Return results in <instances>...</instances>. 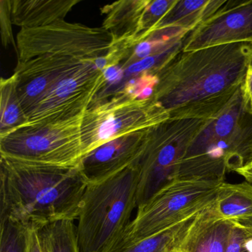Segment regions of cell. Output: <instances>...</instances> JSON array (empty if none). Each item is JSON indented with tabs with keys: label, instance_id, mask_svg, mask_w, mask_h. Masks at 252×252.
I'll list each match as a JSON object with an SVG mask.
<instances>
[{
	"label": "cell",
	"instance_id": "44dd1931",
	"mask_svg": "<svg viewBox=\"0 0 252 252\" xmlns=\"http://www.w3.org/2000/svg\"><path fill=\"white\" fill-rule=\"evenodd\" d=\"M45 252H81L77 226L73 220H64L45 225L39 230Z\"/></svg>",
	"mask_w": 252,
	"mask_h": 252
},
{
	"label": "cell",
	"instance_id": "9a60e30c",
	"mask_svg": "<svg viewBox=\"0 0 252 252\" xmlns=\"http://www.w3.org/2000/svg\"><path fill=\"white\" fill-rule=\"evenodd\" d=\"M80 0H14L13 24L36 29L64 20Z\"/></svg>",
	"mask_w": 252,
	"mask_h": 252
},
{
	"label": "cell",
	"instance_id": "d6986e66",
	"mask_svg": "<svg viewBox=\"0 0 252 252\" xmlns=\"http://www.w3.org/2000/svg\"><path fill=\"white\" fill-rule=\"evenodd\" d=\"M194 218L140 241L116 245L109 252H177Z\"/></svg>",
	"mask_w": 252,
	"mask_h": 252
},
{
	"label": "cell",
	"instance_id": "d4e9b609",
	"mask_svg": "<svg viewBox=\"0 0 252 252\" xmlns=\"http://www.w3.org/2000/svg\"><path fill=\"white\" fill-rule=\"evenodd\" d=\"M12 23V1L0 0V26L2 45L5 48L12 46L18 57V48L13 33Z\"/></svg>",
	"mask_w": 252,
	"mask_h": 252
},
{
	"label": "cell",
	"instance_id": "ffe728a7",
	"mask_svg": "<svg viewBox=\"0 0 252 252\" xmlns=\"http://www.w3.org/2000/svg\"><path fill=\"white\" fill-rule=\"evenodd\" d=\"M0 135L8 133L29 123L16 88L14 76L2 78L0 82Z\"/></svg>",
	"mask_w": 252,
	"mask_h": 252
},
{
	"label": "cell",
	"instance_id": "277c9868",
	"mask_svg": "<svg viewBox=\"0 0 252 252\" xmlns=\"http://www.w3.org/2000/svg\"><path fill=\"white\" fill-rule=\"evenodd\" d=\"M139 171L132 165L88 184L78 218L81 252H109L123 237L137 207Z\"/></svg>",
	"mask_w": 252,
	"mask_h": 252
},
{
	"label": "cell",
	"instance_id": "f546056e",
	"mask_svg": "<svg viewBox=\"0 0 252 252\" xmlns=\"http://www.w3.org/2000/svg\"><path fill=\"white\" fill-rule=\"evenodd\" d=\"M235 172L243 177L246 181L252 184V163H246V165L237 169Z\"/></svg>",
	"mask_w": 252,
	"mask_h": 252
},
{
	"label": "cell",
	"instance_id": "cb8c5ba5",
	"mask_svg": "<svg viewBox=\"0 0 252 252\" xmlns=\"http://www.w3.org/2000/svg\"><path fill=\"white\" fill-rule=\"evenodd\" d=\"M158 83V76L157 75L144 72L128 78L122 90L116 94H124L135 99H148L153 96Z\"/></svg>",
	"mask_w": 252,
	"mask_h": 252
},
{
	"label": "cell",
	"instance_id": "e0dca14e",
	"mask_svg": "<svg viewBox=\"0 0 252 252\" xmlns=\"http://www.w3.org/2000/svg\"><path fill=\"white\" fill-rule=\"evenodd\" d=\"M226 2L225 0H177L156 29L177 27L191 33Z\"/></svg>",
	"mask_w": 252,
	"mask_h": 252
},
{
	"label": "cell",
	"instance_id": "5bb4252c",
	"mask_svg": "<svg viewBox=\"0 0 252 252\" xmlns=\"http://www.w3.org/2000/svg\"><path fill=\"white\" fill-rule=\"evenodd\" d=\"M233 225L231 221L219 215L214 202L194 217L179 250L184 252H225Z\"/></svg>",
	"mask_w": 252,
	"mask_h": 252
},
{
	"label": "cell",
	"instance_id": "f1b7e54d",
	"mask_svg": "<svg viewBox=\"0 0 252 252\" xmlns=\"http://www.w3.org/2000/svg\"><path fill=\"white\" fill-rule=\"evenodd\" d=\"M244 230L243 241L239 252H252V232Z\"/></svg>",
	"mask_w": 252,
	"mask_h": 252
},
{
	"label": "cell",
	"instance_id": "7a4b0ae2",
	"mask_svg": "<svg viewBox=\"0 0 252 252\" xmlns=\"http://www.w3.org/2000/svg\"><path fill=\"white\" fill-rule=\"evenodd\" d=\"M88 181L79 165L51 166L0 158V219L28 229L79 218Z\"/></svg>",
	"mask_w": 252,
	"mask_h": 252
},
{
	"label": "cell",
	"instance_id": "8992f818",
	"mask_svg": "<svg viewBox=\"0 0 252 252\" xmlns=\"http://www.w3.org/2000/svg\"><path fill=\"white\" fill-rule=\"evenodd\" d=\"M83 114L65 120L28 123L0 135V155L51 166H75L84 156Z\"/></svg>",
	"mask_w": 252,
	"mask_h": 252
},
{
	"label": "cell",
	"instance_id": "1f68e13d",
	"mask_svg": "<svg viewBox=\"0 0 252 252\" xmlns=\"http://www.w3.org/2000/svg\"><path fill=\"white\" fill-rule=\"evenodd\" d=\"M247 163H252V147H251L250 156H249V159L248 160Z\"/></svg>",
	"mask_w": 252,
	"mask_h": 252
},
{
	"label": "cell",
	"instance_id": "4dcf8cb0",
	"mask_svg": "<svg viewBox=\"0 0 252 252\" xmlns=\"http://www.w3.org/2000/svg\"><path fill=\"white\" fill-rule=\"evenodd\" d=\"M234 225L252 232V217L231 220Z\"/></svg>",
	"mask_w": 252,
	"mask_h": 252
},
{
	"label": "cell",
	"instance_id": "9c48e42d",
	"mask_svg": "<svg viewBox=\"0 0 252 252\" xmlns=\"http://www.w3.org/2000/svg\"><path fill=\"white\" fill-rule=\"evenodd\" d=\"M18 61L44 55H61L82 62H94L107 55L113 45L110 33L65 20L36 29H22L17 36Z\"/></svg>",
	"mask_w": 252,
	"mask_h": 252
},
{
	"label": "cell",
	"instance_id": "603a6c76",
	"mask_svg": "<svg viewBox=\"0 0 252 252\" xmlns=\"http://www.w3.org/2000/svg\"><path fill=\"white\" fill-rule=\"evenodd\" d=\"M176 2L177 0H150L144 11L139 32L135 37L131 39L134 42H138L147 37Z\"/></svg>",
	"mask_w": 252,
	"mask_h": 252
},
{
	"label": "cell",
	"instance_id": "52a82bcc",
	"mask_svg": "<svg viewBox=\"0 0 252 252\" xmlns=\"http://www.w3.org/2000/svg\"><path fill=\"white\" fill-rule=\"evenodd\" d=\"M207 121L169 118L150 129L145 148L135 163L139 171L137 208L176 179L180 162Z\"/></svg>",
	"mask_w": 252,
	"mask_h": 252
},
{
	"label": "cell",
	"instance_id": "5b68a950",
	"mask_svg": "<svg viewBox=\"0 0 252 252\" xmlns=\"http://www.w3.org/2000/svg\"><path fill=\"white\" fill-rule=\"evenodd\" d=\"M223 182L173 180L138 208L136 217L116 245L140 241L194 218L215 202Z\"/></svg>",
	"mask_w": 252,
	"mask_h": 252
},
{
	"label": "cell",
	"instance_id": "3957f363",
	"mask_svg": "<svg viewBox=\"0 0 252 252\" xmlns=\"http://www.w3.org/2000/svg\"><path fill=\"white\" fill-rule=\"evenodd\" d=\"M252 144V116L239 91L218 116L208 120L180 162L176 179L224 181L247 163Z\"/></svg>",
	"mask_w": 252,
	"mask_h": 252
},
{
	"label": "cell",
	"instance_id": "ac0fdd59",
	"mask_svg": "<svg viewBox=\"0 0 252 252\" xmlns=\"http://www.w3.org/2000/svg\"><path fill=\"white\" fill-rule=\"evenodd\" d=\"M215 207L219 215L228 220L252 217V184H221L217 193Z\"/></svg>",
	"mask_w": 252,
	"mask_h": 252
},
{
	"label": "cell",
	"instance_id": "484cf974",
	"mask_svg": "<svg viewBox=\"0 0 252 252\" xmlns=\"http://www.w3.org/2000/svg\"><path fill=\"white\" fill-rule=\"evenodd\" d=\"M240 93L245 110L252 116V60L246 70Z\"/></svg>",
	"mask_w": 252,
	"mask_h": 252
},
{
	"label": "cell",
	"instance_id": "d6a6232c",
	"mask_svg": "<svg viewBox=\"0 0 252 252\" xmlns=\"http://www.w3.org/2000/svg\"><path fill=\"white\" fill-rule=\"evenodd\" d=\"M177 252H182V251L179 250V249H178V251Z\"/></svg>",
	"mask_w": 252,
	"mask_h": 252
},
{
	"label": "cell",
	"instance_id": "2e32d148",
	"mask_svg": "<svg viewBox=\"0 0 252 252\" xmlns=\"http://www.w3.org/2000/svg\"><path fill=\"white\" fill-rule=\"evenodd\" d=\"M150 0H122L101 8L104 17L102 28L113 39V43L133 39L141 26L144 11Z\"/></svg>",
	"mask_w": 252,
	"mask_h": 252
},
{
	"label": "cell",
	"instance_id": "4316f807",
	"mask_svg": "<svg viewBox=\"0 0 252 252\" xmlns=\"http://www.w3.org/2000/svg\"><path fill=\"white\" fill-rule=\"evenodd\" d=\"M243 235H244V230L234 224L232 229H231V234H230L228 245H227L226 249H225V252H240Z\"/></svg>",
	"mask_w": 252,
	"mask_h": 252
},
{
	"label": "cell",
	"instance_id": "30bf717a",
	"mask_svg": "<svg viewBox=\"0 0 252 252\" xmlns=\"http://www.w3.org/2000/svg\"><path fill=\"white\" fill-rule=\"evenodd\" d=\"M104 84L102 71L85 62L64 78L33 110L29 123L65 120L83 114Z\"/></svg>",
	"mask_w": 252,
	"mask_h": 252
},
{
	"label": "cell",
	"instance_id": "83f0119b",
	"mask_svg": "<svg viewBox=\"0 0 252 252\" xmlns=\"http://www.w3.org/2000/svg\"><path fill=\"white\" fill-rule=\"evenodd\" d=\"M29 244L28 252H45L43 243L39 234V230L31 228L28 231Z\"/></svg>",
	"mask_w": 252,
	"mask_h": 252
},
{
	"label": "cell",
	"instance_id": "6da1fadb",
	"mask_svg": "<svg viewBox=\"0 0 252 252\" xmlns=\"http://www.w3.org/2000/svg\"><path fill=\"white\" fill-rule=\"evenodd\" d=\"M252 60V44L181 51L158 73L153 98L171 119L211 120L240 91Z\"/></svg>",
	"mask_w": 252,
	"mask_h": 252
},
{
	"label": "cell",
	"instance_id": "8fae6325",
	"mask_svg": "<svg viewBox=\"0 0 252 252\" xmlns=\"http://www.w3.org/2000/svg\"><path fill=\"white\" fill-rule=\"evenodd\" d=\"M85 62L61 55H44L18 61L14 70L17 94L28 118L63 79Z\"/></svg>",
	"mask_w": 252,
	"mask_h": 252
},
{
	"label": "cell",
	"instance_id": "7402d4cb",
	"mask_svg": "<svg viewBox=\"0 0 252 252\" xmlns=\"http://www.w3.org/2000/svg\"><path fill=\"white\" fill-rule=\"evenodd\" d=\"M0 252H28V228L5 218L0 219Z\"/></svg>",
	"mask_w": 252,
	"mask_h": 252
},
{
	"label": "cell",
	"instance_id": "4fadbf2b",
	"mask_svg": "<svg viewBox=\"0 0 252 252\" xmlns=\"http://www.w3.org/2000/svg\"><path fill=\"white\" fill-rule=\"evenodd\" d=\"M150 129L115 138L83 156L79 166L88 184L107 179L135 164L145 148Z\"/></svg>",
	"mask_w": 252,
	"mask_h": 252
},
{
	"label": "cell",
	"instance_id": "7c38bea8",
	"mask_svg": "<svg viewBox=\"0 0 252 252\" xmlns=\"http://www.w3.org/2000/svg\"><path fill=\"white\" fill-rule=\"evenodd\" d=\"M234 43L252 44V0L227 1L187 36L182 51Z\"/></svg>",
	"mask_w": 252,
	"mask_h": 252
},
{
	"label": "cell",
	"instance_id": "ba28073f",
	"mask_svg": "<svg viewBox=\"0 0 252 252\" xmlns=\"http://www.w3.org/2000/svg\"><path fill=\"white\" fill-rule=\"evenodd\" d=\"M169 118L153 97L138 100L118 94L92 104L82 119L84 156L111 140L151 129Z\"/></svg>",
	"mask_w": 252,
	"mask_h": 252
}]
</instances>
